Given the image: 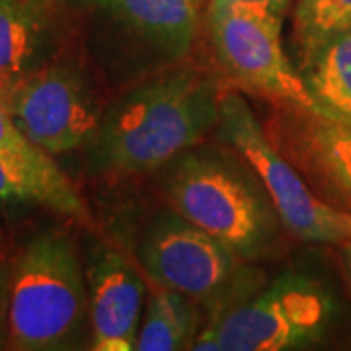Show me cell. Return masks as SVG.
<instances>
[{"label":"cell","instance_id":"cell-1","mask_svg":"<svg viewBox=\"0 0 351 351\" xmlns=\"http://www.w3.org/2000/svg\"><path fill=\"white\" fill-rule=\"evenodd\" d=\"M223 96L219 78L191 66L138 82L101 113L88 145L92 162L110 174L164 168L217 129Z\"/></svg>","mask_w":351,"mask_h":351},{"label":"cell","instance_id":"cell-2","mask_svg":"<svg viewBox=\"0 0 351 351\" xmlns=\"http://www.w3.org/2000/svg\"><path fill=\"white\" fill-rule=\"evenodd\" d=\"M164 168V191L176 213L246 262L276 252L285 226L260 178L239 152L195 145Z\"/></svg>","mask_w":351,"mask_h":351},{"label":"cell","instance_id":"cell-3","mask_svg":"<svg viewBox=\"0 0 351 351\" xmlns=\"http://www.w3.org/2000/svg\"><path fill=\"white\" fill-rule=\"evenodd\" d=\"M86 341V274L75 242L61 232H39L12 265L8 348L78 350Z\"/></svg>","mask_w":351,"mask_h":351},{"label":"cell","instance_id":"cell-4","mask_svg":"<svg viewBox=\"0 0 351 351\" xmlns=\"http://www.w3.org/2000/svg\"><path fill=\"white\" fill-rule=\"evenodd\" d=\"M138 258L154 285L174 289L211 314L262 287L246 260L174 209L158 213L145 228Z\"/></svg>","mask_w":351,"mask_h":351},{"label":"cell","instance_id":"cell-5","mask_svg":"<svg viewBox=\"0 0 351 351\" xmlns=\"http://www.w3.org/2000/svg\"><path fill=\"white\" fill-rule=\"evenodd\" d=\"M330 314V299L316 283L297 276L279 277L244 301L211 314L191 350H295L322 338Z\"/></svg>","mask_w":351,"mask_h":351},{"label":"cell","instance_id":"cell-6","mask_svg":"<svg viewBox=\"0 0 351 351\" xmlns=\"http://www.w3.org/2000/svg\"><path fill=\"white\" fill-rule=\"evenodd\" d=\"M217 131L260 178L287 232L314 244H341L351 239V213L328 205L314 193L267 138L262 121L239 90H225Z\"/></svg>","mask_w":351,"mask_h":351},{"label":"cell","instance_id":"cell-7","mask_svg":"<svg viewBox=\"0 0 351 351\" xmlns=\"http://www.w3.org/2000/svg\"><path fill=\"white\" fill-rule=\"evenodd\" d=\"M0 101L25 137L51 156L88 147L104 113L82 69L57 59L2 90Z\"/></svg>","mask_w":351,"mask_h":351},{"label":"cell","instance_id":"cell-8","mask_svg":"<svg viewBox=\"0 0 351 351\" xmlns=\"http://www.w3.org/2000/svg\"><path fill=\"white\" fill-rule=\"evenodd\" d=\"M281 20L246 8L207 12L215 63L225 82L239 92L254 94L267 104L314 108L299 69L281 45Z\"/></svg>","mask_w":351,"mask_h":351},{"label":"cell","instance_id":"cell-9","mask_svg":"<svg viewBox=\"0 0 351 351\" xmlns=\"http://www.w3.org/2000/svg\"><path fill=\"white\" fill-rule=\"evenodd\" d=\"M263 131L314 193L351 213V121L314 108L269 104Z\"/></svg>","mask_w":351,"mask_h":351},{"label":"cell","instance_id":"cell-10","mask_svg":"<svg viewBox=\"0 0 351 351\" xmlns=\"http://www.w3.org/2000/svg\"><path fill=\"white\" fill-rule=\"evenodd\" d=\"M90 311V348L131 351L137 346L147 287L121 252L100 244L84 265Z\"/></svg>","mask_w":351,"mask_h":351},{"label":"cell","instance_id":"cell-11","mask_svg":"<svg viewBox=\"0 0 351 351\" xmlns=\"http://www.w3.org/2000/svg\"><path fill=\"white\" fill-rule=\"evenodd\" d=\"M123 25L138 45L162 61H180L193 47L199 27L197 0H92Z\"/></svg>","mask_w":351,"mask_h":351},{"label":"cell","instance_id":"cell-12","mask_svg":"<svg viewBox=\"0 0 351 351\" xmlns=\"http://www.w3.org/2000/svg\"><path fill=\"white\" fill-rule=\"evenodd\" d=\"M0 158L24 182L34 203L71 219L86 221V203L75 184L53 160L14 123L12 115L0 101Z\"/></svg>","mask_w":351,"mask_h":351},{"label":"cell","instance_id":"cell-13","mask_svg":"<svg viewBox=\"0 0 351 351\" xmlns=\"http://www.w3.org/2000/svg\"><path fill=\"white\" fill-rule=\"evenodd\" d=\"M55 49L43 0H0V92L53 61Z\"/></svg>","mask_w":351,"mask_h":351},{"label":"cell","instance_id":"cell-14","mask_svg":"<svg viewBox=\"0 0 351 351\" xmlns=\"http://www.w3.org/2000/svg\"><path fill=\"white\" fill-rule=\"evenodd\" d=\"M299 75L318 112L351 121V27L302 51Z\"/></svg>","mask_w":351,"mask_h":351},{"label":"cell","instance_id":"cell-15","mask_svg":"<svg viewBox=\"0 0 351 351\" xmlns=\"http://www.w3.org/2000/svg\"><path fill=\"white\" fill-rule=\"evenodd\" d=\"M199 304L174 289L154 285L143 311L137 351L191 350L201 332Z\"/></svg>","mask_w":351,"mask_h":351},{"label":"cell","instance_id":"cell-16","mask_svg":"<svg viewBox=\"0 0 351 351\" xmlns=\"http://www.w3.org/2000/svg\"><path fill=\"white\" fill-rule=\"evenodd\" d=\"M351 27V0H299L293 32L299 51Z\"/></svg>","mask_w":351,"mask_h":351},{"label":"cell","instance_id":"cell-17","mask_svg":"<svg viewBox=\"0 0 351 351\" xmlns=\"http://www.w3.org/2000/svg\"><path fill=\"white\" fill-rule=\"evenodd\" d=\"M289 4H291V0H211L207 12H219V10H228V8H246L252 12L283 22V16L287 12Z\"/></svg>","mask_w":351,"mask_h":351},{"label":"cell","instance_id":"cell-18","mask_svg":"<svg viewBox=\"0 0 351 351\" xmlns=\"http://www.w3.org/2000/svg\"><path fill=\"white\" fill-rule=\"evenodd\" d=\"M10 285L12 265L0 262V350L8 348L10 336Z\"/></svg>","mask_w":351,"mask_h":351},{"label":"cell","instance_id":"cell-19","mask_svg":"<svg viewBox=\"0 0 351 351\" xmlns=\"http://www.w3.org/2000/svg\"><path fill=\"white\" fill-rule=\"evenodd\" d=\"M20 201H32V195L12 168L0 158V203H20Z\"/></svg>","mask_w":351,"mask_h":351},{"label":"cell","instance_id":"cell-20","mask_svg":"<svg viewBox=\"0 0 351 351\" xmlns=\"http://www.w3.org/2000/svg\"><path fill=\"white\" fill-rule=\"evenodd\" d=\"M341 246V260H343V267H346V274H348V279H350L351 285V239L346 240L339 244Z\"/></svg>","mask_w":351,"mask_h":351},{"label":"cell","instance_id":"cell-21","mask_svg":"<svg viewBox=\"0 0 351 351\" xmlns=\"http://www.w3.org/2000/svg\"><path fill=\"white\" fill-rule=\"evenodd\" d=\"M2 246H4V232H2V228H0V252H2Z\"/></svg>","mask_w":351,"mask_h":351},{"label":"cell","instance_id":"cell-22","mask_svg":"<svg viewBox=\"0 0 351 351\" xmlns=\"http://www.w3.org/2000/svg\"><path fill=\"white\" fill-rule=\"evenodd\" d=\"M197 2H199V0H197Z\"/></svg>","mask_w":351,"mask_h":351}]
</instances>
